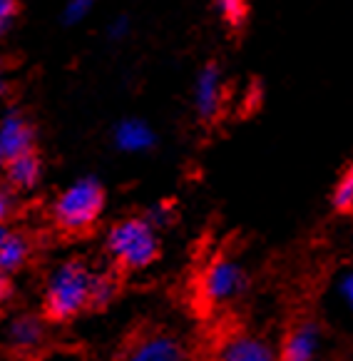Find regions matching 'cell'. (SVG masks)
<instances>
[{"mask_svg":"<svg viewBox=\"0 0 353 361\" xmlns=\"http://www.w3.org/2000/svg\"><path fill=\"white\" fill-rule=\"evenodd\" d=\"M204 334L197 336L192 361H276V354L234 314L206 319Z\"/></svg>","mask_w":353,"mask_h":361,"instance_id":"obj_1","label":"cell"},{"mask_svg":"<svg viewBox=\"0 0 353 361\" xmlns=\"http://www.w3.org/2000/svg\"><path fill=\"white\" fill-rule=\"evenodd\" d=\"M95 271L85 259H68L53 271L42 294L40 317L48 324H68L80 314L90 312V292Z\"/></svg>","mask_w":353,"mask_h":361,"instance_id":"obj_2","label":"cell"},{"mask_svg":"<svg viewBox=\"0 0 353 361\" xmlns=\"http://www.w3.org/2000/svg\"><path fill=\"white\" fill-rule=\"evenodd\" d=\"M105 250L110 257V271L120 282H125L130 274L147 269L152 262L159 259V239L152 222L142 217H127L112 224Z\"/></svg>","mask_w":353,"mask_h":361,"instance_id":"obj_3","label":"cell"},{"mask_svg":"<svg viewBox=\"0 0 353 361\" xmlns=\"http://www.w3.org/2000/svg\"><path fill=\"white\" fill-rule=\"evenodd\" d=\"M110 361H192V349L162 322L137 319L117 341Z\"/></svg>","mask_w":353,"mask_h":361,"instance_id":"obj_4","label":"cell"},{"mask_svg":"<svg viewBox=\"0 0 353 361\" xmlns=\"http://www.w3.org/2000/svg\"><path fill=\"white\" fill-rule=\"evenodd\" d=\"M105 209V190L95 177H82L53 202L50 217L60 234L70 239L87 237Z\"/></svg>","mask_w":353,"mask_h":361,"instance_id":"obj_5","label":"cell"},{"mask_svg":"<svg viewBox=\"0 0 353 361\" xmlns=\"http://www.w3.org/2000/svg\"><path fill=\"white\" fill-rule=\"evenodd\" d=\"M244 289V271L232 255H219L211 257L202 269L197 271L194 282H192V307H194L199 319H211L227 302L239 297Z\"/></svg>","mask_w":353,"mask_h":361,"instance_id":"obj_6","label":"cell"},{"mask_svg":"<svg viewBox=\"0 0 353 361\" xmlns=\"http://www.w3.org/2000/svg\"><path fill=\"white\" fill-rule=\"evenodd\" d=\"M318 349V324L309 314H291L284 326L276 361H314Z\"/></svg>","mask_w":353,"mask_h":361,"instance_id":"obj_7","label":"cell"},{"mask_svg":"<svg viewBox=\"0 0 353 361\" xmlns=\"http://www.w3.org/2000/svg\"><path fill=\"white\" fill-rule=\"evenodd\" d=\"M8 344L11 351L25 359H37L45 356L48 349V329H45V319L32 317V314H23L13 322L11 331H8Z\"/></svg>","mask_w":353,"mask_h":361,"instance_id":"obj_8","label":"cell"},{"mask_svg":"<svg viewBox=\"0 0 353 361\" xmlns=\"http://www.w3.org/2000/svg\"><path fill=\"white\" fill-rule=\"evenodd\" d=\"M32 140H35V133L18 110H8L0 117V162L3 165L18 154L30 152Z\"/></svg>","mask_w":353,"mask_h":361,"instance_id":"obj_9","label":"cell"},{"mask_svg":"<svg viewBox=\"0 0 353 361\" xmlns=\"http://www.w3.org/2000/svg\"><path fill=\"white\" fill-rule=\"evenodd\" d=\"M222 97H224V82H222V73L214 65H206L199 75H197V85H194V105L204 120L214 117L222 107Z\"/></svg>","mask_w":353,"mask_h":361,"instance_id":"obj_10","label":"cell"},{"mask_svg":"<svg viewBox=\"0 0 353 361\" xmlns=\"http://www.w3.org/2000/svg\"><path fill=\"white\" fill-rule=\"evenodd\" d=\"M40 175H42V165L32 149L13 157L11 162H6V180L13 190H20V192L32 190L40 182Z\"/></svg>","mask_w":353,"mask_h":361,"instance_id":"obj_11","label":"cell"},{"mask_svg":"<svg viewBox=\"0 0 353 361\" xmlns=\"http://www.w3.org/2000/svg\"><path fill=\"white\" fill-rule=\"evenodd\" d=\"M115 145L122 152H144L154 145V133L142 120H122L115 128Z\"/></svg>","mask_w":353,"mask_h":361,"instance_id":"obj_12","label":"cell"},{"mask_svg":"<svg viewBox=\"0 0 353 361\" xmlns=\"http://www.w3.org/2000/svg\"><path fill=\"white\" fill-rule=\"evenodd\" d=\"M32 255V242L25 232H8L6 242L0 245V269L13 274L23 269Z\"/></svg>","mask_w":353,"mask_h":361,"instance_id":"obj_13","label":"cell"},{"mask_svg":"<svg viewBox=\"0 0 353 361\" xmlns=\"http://www.w3.org/2000/svg\"><path fill=\"white\" fill-rule=\"evenodd\" d=\"M333 209L341 214H353V165L348 167L341 175V180L336 182V190H333Z\"/></svg>","mask_w":353,"mask_h":361,"instance_id":"obj_14","label":"cell"},{"mask_svg":"<svg viewBox=\"0 0 353 361\" xmlns=\"http://www.w3.org/2000/svg\"><path fill=\"white\" fill-rule=\"evenodd\" d=\"M90 11H92V0H68L63 8V18L70 25H78V23H82L85 18L90 16Z\"/></svg>","mask_w":353,"mask_h":361,"instance_id":"obj_15","label":"cell"},{"mask_svg":"<svg viewBox=\"0 0 353 361\" xmlns=\"http://www.w3.org/2000/svg\"><path fill=\"white\" fill-rule=\"evenodd\" d=\"M216 8L232 25H242L247 16V0H216Z\"/></svg>","mask_w":353,"mask_h":361,"instance_id":"obj_16","label":"cell"},{"mask_svg":"<svg viewBox=\"0 0 353 361\" xmlns=\"http://www.w3.org/2000/svg\"><path fill=\"white\" fill-rule=\"evenodd\" d=\"M18 13V0H0V35L13 25Z\"/></svg>","mask_w":353,"mask_h":361,"instance_id":"obj_17","label":"cell"},{"mask_svg":"<svg viewBox=\"0 0 353 361\" xmlns=\"http://www.w3.org/2000/svg\"><path fill=\"white\" fill-rule=\"evenodd\" d=\"M11 214H13V197L11 192L0 187V224H6L11 219Z\"/></svg>","mask_w":353,"mask_h":361,"instance_id":"obj_18","label":"cell"},{"mask_svg":"<svg viewBox=\"0 0 353 361\" xmlns=\"http://www.w3.org/2000/svg\"><path fill=\"white\" fill-rule=\"evenodd\" d=\"M341 299L348 304V309L353 312V271L341 279Z\"/></svg>","mask_w":353,"mask_h":361,"instance_id":"obj_19","label":"cell"},{"mask_svg":"<svg viewBox=\"0 0 353 361\" xmlns=\"http://www.w3.org/2000/svg\"><path fill=\"white\" fill-rule=\"evenodd\" d=\"M13 297V282H11V274L8 271L0 269V304L8 302Z\"/></svg>","mask_w":353,"mask_h":361,"instance_id":"obj_20","label":"cell"},{"mask_svg":"<svg viewBox=\"0 0 353 361\" xmlns=\"http://www.w3.org/2000/svg\"><path fill=\"white\" fill-rule=\"evenodd\" d=\"M127 30H130V27H127V20L125 18H120V20H115L110 25V37L112 40H120V37L127 35Z\"/></svg>","mask_w":353,"mask_h":361,"instance_id":"obj_21","label":"cell"},{"mask_svg":"<svg viewBox=\"0 0 353 361\" xmlns=\"http://www.w3.org/2000/svg\"><path fill=\"white\" fill-rule=\"evenodd\" d=\"M6 95V68H3V60H0V97Z\"/></svg>","mask_w":353,"mask_h":361,"instance_id":"obj_22","label":"cell"},{"mask_svg":"<svg viewBox=\"0 0 353 361\" xmlns=\"http://www.w3.org/2000/svg\"><path fill=\"white\" fill-rule=\"evenodd\" d=\"M8 232H11V229H8V227H6V224H0V245H3V242H6Z\"/></svg>","mask_w":353,"mask_h":361,"instance_id":"obj_23","label":"cell"}]
</instances>
